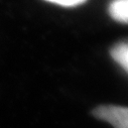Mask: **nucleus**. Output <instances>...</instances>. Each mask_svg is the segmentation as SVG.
Returning <instances> with one entry per match:
<instances>
[{"mask_svg":"<svg viewBox=\"0 0 128 128\" xmlns=\"http://www.w3.org/2000/svg\"><path fill=\"white\" fill-rule=\"evenodd\" d=\"M95 118L110 123L114 128H128V107L120 105H100L93 109Z\"/></svg>","mask_w":128,"mask_h":128,"instance_id":"f257e3e1","label":"nucleus"},{"mask_svg":"<svg viewBox=\"0 0 128 128\" xmlns=\"http://www.w3.org/2000/svg\"><path fill=\"white\" fill-rule=\"evenodd\" d=\"M107 12L113 21L120 24H128V0H111Z\"/></svg>","mask_w":128,"mask_h":128,"instance_id":"f03ea898","label":"nucleus"},{"mask_svg":"<svg viewBox=\"0 0 128 128\" xmlns=\"http://www.w3.org/2000/svg\"><path fill=\"white\" fill-rule=\"evenodd\" d=\"M111 58L128 75V40H123L112 46Z\"/></svg>","mask_w":128,"mask_h":128,"instance_id":"7ed1b4c3","label":"nucleus"},{"mask_svg":"<svg viewBox=\"0 0 128 128\" xmlns=\"http://www.w3.org/2000/svg\"><path fill=\"white\" fill-rule=\"evenodd\" d=\"M46 2L52 3L54 5L62 7V8H78L86 4L89 0H44Z\"/></svg>","mask_w":128,"mask_h":128,"instance_id":"20e7f679","label":"nucleus"}]
</instances>
